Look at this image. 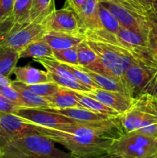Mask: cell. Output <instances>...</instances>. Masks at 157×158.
<instances>
[{"label": "cell", "instance_id": "46", "mask_svg": "<svg viewBox=\"0 0 157 158\" xmlns=\"http://www.w3.org/2000/svg\"><path fill=\"white\" fill-rule=\"evenodd\" d=\"M99 2H104V1H107V0H98Z\"/></svg>", "mask_w": 157, "mask_h": 158}, {"label": "cell", "instance_id": "5", "mask_svg": "<svg viewBox=\"0 0 157 158\" xmlns=\"http://www.w3.org/2000/svg\"><path fill=\"white\" fill-rule=\"evenodd\" d=\"M101 3L115 15L122 26L146 35L149 33V7L132 0H107Z\"/></svg>", "mask_w": 157, "mask_h": 158}, {"label": "cell", "instance_id": "1", "mask_svg": "<svg viewBox=\"0 0 157 158\" xmlns=\"http://www.w3.org/2000/svg\"><path fill=\"white\" fill-rule=\"evenodd\" d=\"M38 134L62 145L75 158H95L108 153L114 140L71 134L37 125Z\"/></svg>", "mask_w": 157, "mask_h": 158}, {"label": "cell", "instance_id": "20", "mask_svg": "<svg viewBox=\"0 0 157 158\" xmlns=\"http://www.w3.org/2000/svg\"><path fill=\"white\" fill-rule=\"evenodd\" d=\"M49 110L53 111L57 114H62L63 116L69 117L75 121L78 122H92L99 121V120H106V119L113 117L112 116L106 115V114H100L95 112L93 110L84 107H73L67 108V109H49Z\"/></svg>", "mask_w": 157, "mask_h": 158}, {"label": "cell", "instance_id": "47", "mask_svg": "<svg viewBox=\"0 0 157 158\" xmlns=\"http://www.w3.org/2000/svg\"><path fill=\"white\" fill-rule=\"evenodd\" d=\"M0 157H1V149H0Z\"/></svg>", "mask_w": 157, "mask_h": 158}, {"label": "cell", "instance_id": "6", "mask_svg": "<svg viewBox=\"0 0 157 158\" xmlns=\"http://www.w3.org/2000/svg\"><path fill=\"white\" fill-rule=\"evenodd\" d=\"M108 153L123 158H157V138L138 131H131L115 139Z\"/></svg>", "mask_w": 157, "mask_h": 158}, {"label": "cell", "instance_id": "33", "mask_svg": "<svg viewBox=\"0 0 157 158\" xmlns=\"http://www.w3.org/2000/svg\"><path fill=\"white\" fill-rule=\"evenodd\" d=\"M26 86L31 91L36 94L37 95L43 97H47L52 95L60 88V86L54 82L37 83V84L33 85H26Z\"/></svg>", "mask_w": 157, "mask_h": 158}, {"label": "cell", "instance_id": "31", "mask_svg": "<svg viewBox=\"0 0 157 158\" xmlns=\"http://www.w3.org/2000/svg\"><path fill=\"white\" fill-rule=\"evenodd\" d=\"M49 76L52 82H54L61 87L67 88V89H72V90L81 93L87 92V91L90 90V89H89L87 86H86L80 82L77 81V80L60 77V76L55 75V74L51 73H49Z\"/></svg>", "mask_w": 157, "mask_h": 158}, {"label": "cell", "instance_id": "4", "mask_svg": "<svg viewBox=\"0 0 157 158\" xmlns=\"http://www.w3.org/2000/svg\"><path fill=\"white\" fill-rule=\"evenodd\" d=\"M132 98L142 94L157 97V58L151 61L133 59L123 80Z\"/></svg>", "mask_w": 157, "mask_h": 158}, {"label": "cell", "instance_id": "2", "mask_svg": "<svg viewBox=\"0 0 157 158\" xmlns=\"http://www.w3.org/2000/svg\"><path fill=\"white\" fill-rule=\"evenodd\" d=\"M39 134L13 139L1 148L0 158H75Z\"/></svg>", "mask_w": 157, "mask_h": 158}, {"label": "cell", "instance_id": "28", "mask_svg": "<svg viewBox=\"0 0 157 158\" xmlns=\"http://www.w3.org/2000/svg\"><path fill=\"white\" fill-rule=\"evenodd\" d=\"M35 61L38 62L40 64L42 65L43 67L46 69L47 72L60 76V77L77 80L75 77L69 72V69H66V66H64L62 63L57 61L55 59L49 58V57H43V58L36 59V60H35Z\"/></svg>", "mask_w": 157, "mask_h": 158}, {"label": "cell", "instance_id": "44", "mask_svg": "<svg viewBox=\"0 0 157 158\" xmlns=\"http://www.w3.org/2000/svg\"><path fill=\"white\" fill-rule=\"evenodd\" d=\"M141 1L143 2L144 3L146 6H148V7H150L151 4H152V2H153L154 0H141Z\"/></svg>", "mask_w": 157, "mask_h": 158}, {"label": "cell", "instance_id": "42", "mask_svg": "<svg viewBox=\"0 0 157 158\" xmlns=\"http://www.w3.org/2000/svg\"><path fill=\"white\" fill-rule=\"evenodd\" d=\"M95 158H123L121 156L118 155V154H112V153H106V154H103L101 156H99V157Z\"/></svg>", "mask_w": 157, "mask_h": 158}, {"label": "cell", "instance_id": "13", "mask_svg": "<svg viewBox=\"0 0 157 158\" xmlns=\"http://www.w3.org/2000/svg\"><path fill=\"white\" fill-rule=\"evenodd\" d=\"M85 40L97 54L101 62V64L103 65L108 76H110L109 75L110 69L117 58L121 54L129 52L123 45H112L107 43L89 40V39H85Z\"/></svg>", "mask_w": 157, "mask_h": 158}, {"label": "cell", "instance_id": "39", "mask_svg": "<svg viewBox=\"0 0 157 158\" xmlns=\"http://www.w3.org/2000/svg\"><path fill=\"white\" fill-rule=\"evenodd\" d=\"M148 18L151 29L157 32V15L150 9V7L148 9Z\"/></svg>", "mask_w": 157, "mask_h": 158}, {"label": "cell", "instance_id": "38", "mask_svg": "<svg viewBox=\"0 0 157 158\" xmlns=\"http://www.w3.org/2000/svg\"><path fill=\"white\" fill-rule=\"evenodd\" d=\"M149 48L157 58V32L152 29L149 33Z\"/></svg>", "mask_w": 157, "mask_h": 158}, {"label": "cell", "instance_id": "35", "mask_svg": "<svg viewBox=\"0 0 157 158\" xmlns=\"http://www.w3.org/2000/svg\"><path fill=\"white\" fill-rule=\"evenodd\" d=\"M0 95L20 107H26V105L20 94L11 86L0 85Z\"/></svg>", "mask_w": 157, "mask_h": 158}, {"label": "cell", "instance_id": "23", "mask_svg": "<svg viewBox=\"0 0 157 158\" xmlns=\"http://www.w3.org/2000/svg\"><path fill=\"white\" fill-rule=\"evenodd\" d=\"M21 58H33L34 60L43 57L53 58V49L42 40H36L29 43L21 51H19Z\"/></svg>", "mask_w": 157, "mask_h": 158}, {"label": "cell", "instance_id": "24", "mask_svg": "<svg viewBox=\"0 0 157 158\" xmlns=\"http://www.w3.org/2000/svg\"><path fill=\"white\" fill-rule=\"evenodd\" d=\"M20 59L19 51L11 49H0V74L9 78Z\"/></svg>", "mask_w": 157, "mask_h": 158}, {"label": "cell", "instance_id": "45", "mask_svg": "<svg viewBox=\"0 0 157 158\" xmlns=\"http://www.w3.org/2000/svg\"><path fill=\"white\" fill-rule=\"evenodd\" d=\"M132 1H134V2H138V3H141V4H143V5H144V6H146V5L144 4V3L143 2L141 1V0H132ZM146 7H148V6H146Z\"/></svg>", "mask_w": 157, "mask_h": 158}, {"label": "cell", "instance_id": "41", "mask_svg": "<svg viewBox=\"0 0 157 158\" xmlns=\"http://www.w3.org/2000/svg\"><path fill=\"white\" fill-rule=\"evenodd\" d=\"M12 80L9 78L4 77V76L0 74V85H4V86H11Z\"/></svg>", "mask_w": 157, "mask_h": 158}, {"label": "cell", "instance_id": "37", "mask_svg": "<svg viewBox=\"0 0 157 158\" xmlns=\"http://www.w3.org/2000/svg\"><path fill=\"white\" fill-rule=\"evenodd\" d=\"M19 107L20 106L0 95V112L15 114Z\"/></svg>", "mask_w": 157, "mask_h": 158}, {"label": "cell", "instance_id": "34", "mask_svg": "<svg viewBox=\"0 0 157 158\" xmlns=\"http://www.w3.org/2000/svg\"><path fill=\"white\" fill-rule=\"evenodd\" d=\"M63 64L66 66V69H69V72L75 77V79H76L78 82H80V83H83V85L87 86L89 89H95V88H99L92 80H91L90 77H89L86 73L83 72V71L81 70L80 69H78V67H76L75 66H73V65L66 64V63H63Z\"/></svg>", "mask_w": 157, "mask_h": 158}, {"label": "cell", "instance_id": "21", "mask_svg": "<svg viewBox=\"0 0 157 158\" xmlns=\"http://www.w3.org/2000/svg\"><path fill=\"white\" fill-rule=\"evenodd\" d=\"M84 39L83 35L49 32L41 40L47 43L52 49H64L77 46Z\"/></svg>", "mask_w": 157, "mask_h": 158}, {"label": "cell", "instance_id": "17", "mask_svg": "<svg viewBox=\"0 0 157 158\" xmlns=\"http://www.w3.org/2000/svg\"><path fill=\"white\" fill-rule=\"evenodd\" d=\"M11 86L15 89L21 96L26 107L41 108V109H55L51 102L46 97L37 95L28 89L24 83L17 80H12Z\"/></svg>", "mask_w": 157, "mask_h": 158}, {"label": "cell", "instance_id": "32", "mask_svg": "<svg viewBox=\"0 0 157 158\" xmlns=\"http://www.w3.org/2000/svg\"><path fill=\"white\" fill-rule=\"evenodd\" d=\"M53 58L60 63L78 66L76 46L64 49H53Z\"/></svg>", "mask_w": 157, "mask_h": 158}, {"label": "cell", "instance_id": "43", "mask_svg": "<svg viewBox=\"0 0 157 158\" xmlns=\"http://www.w3.org/2000/svg\"><path fill=\"white\" fill-rule=\"evenodd\" d=\"M150 9L157 15V0H154L150 6Z\"/></svg>", "mask_w": 157, "mask_h": 158}, {"label": "cell", "instance_id": "26", "mask_svg": "<svg viewBox=\"0 0 157 158\" xmlns=\"http://www.w3.org/2000/svg\"><path fill=\"white\" fill-rule=\"evenodd\" d=\"M77 98H78V102L80 104L84 107L88 108V109L93 110L95 112L100 113V114H106V115L112 116V117H118L120 114H118L115 110L111 109L109 106H106L105 104L102 103L101 102L83 94V93L77 92L75 91Z\"/></svg>", "mask_w": 157, "mask_h": 158}, {"label": "cell", "instance_id": "11", "mask_svg": "<svg viewBox=\"0 0 157 158\" xmlns=\"http://www.w3.org/2000/svg\"><path fill=\"white\" fill-rule=\"evenodd\" d=\"M15 114L30 123L46 127L56 128L60 125L75 122V120L66 116L57 114L49 109L19 107Z\"/></svg>", "mask_w": 157, "mask_h": 158}, {"label": "cell", "instance_id": "7", "mask_svg": "<svg viewBox=\"0 0 157 158\" xmlns=\"http://www.w3.org/2000/svg\"><path fill=\"white\" fill-rule=\"evenodd\" d=\"M124 134L157 123V97L142 94L132 98L129 110L120 115Z\"/></svg>", "mask_w": 157, "mask_h": 158}, {"label": "cell", "instance_id": "18", "mask_svg": "<svg viewBox=\"0 0 157 158\" xmlns=\"http://www.w3.org/2000/svg\"><path fill=\"white\" fill-rule=\"evenodd\" d=\"M86 73L88 76L91 78V80L100 88V89H106L109 91H115V92H119L124 94L126 95L129 96V93L128 91L126 86L119 80H116L114 77L106 75V74L99 73L94 72L90 70L87 68L82 66H75ZM130 97V96H129Z\"/></svg>", "mask_w": 157, "mask_h": 158}, {"label": "cell", "instance_id": "16", "mask_svg": "<svg viewBox=\"0 0 157 158\" xmlns=\"http://www.w3.org/2000/svg\"><path fill=\"white\" fill-rule=\"evenodd\" d=\"M76 49L79 66H84L94 72L107 75L99 56L85 39L76 46Z\"/></svg>", "mask_w": 157, "mask_h": 158}, {"label": "cell", "instance_id": "27", "mask_svg": "<svg viewBox=\"0 0 157 158\" xmlns=\"http://www.w3.org/2000/svg\"><path fill=\"white\" fill-rule=\"evenodd\" d=\"M99 17L103 29L114 35L118 33L121 25L115 15L101 2L99 3Z\"/></svg>", "mask_w": 157, "mask_h": 158}, {"label": "cell", "instance_id": "14", "mask_svg": "<svg viewBox=\"0 0 157 158\" xmlns=\"http://www.w3.org/2000/svg\"><path fill=\"white\" fill-rule=\"evenodd\" d=\"M99 3L98 0H85L82 5L77 15L83 28V32L103 29L99 17Z\"/></svg>", "mask_w": 157, "mask_h": 158}, {"label": "cell", "instance_id": "15", "mask_svg": "<svg viewBox=\"0 0 157 158\" xmlns=\"http://www.w3.org/2000/svg\"><path fill=\"white\" fill-rule=\"evenodd\" d=\"M116 36L131 54L149 47V34L135 32L121 26Z\"/></svg>", "mask_w": 157, "mask_h": 158}, {"label": "cell", "instance_id": "9", "mask_svg": "<svg viewBox=\"0 0 157 158\" xmlns=\"http://www.w3.org/2000/svg\"><path fill=\"white\" fill-rule=\"evenodd\" d=\"M45 23L48 32L83 35L79 19L69 6L52 11L45 19Z\"/></svg>", "mask_w": 157, "mask_h": 158}, {"label": "cell", "instance_id": "40", "mask_svg": "<svg viewBox=\"0 0 157 158\" xmlns=\"http://www.w3.org/2000/svg\"><path fill=\"white\" fill-rule=\"evenodd\" d=\"M84 1L85 0H67L68 6H69L77 14L79 12Z\"/></svg>", "mask_w": 157, "mask_h": 158}, {"label": "cell", "instance_id": "36", "mask_svg": "<svg viewBox=\"0 0 157 158\" xmlns=\"http://www.w3.org/2000/svg\"><path fill=\"white\" fill-rule=\"evenodd\" d=\"M15 0H0V23L10 17Z\"/></svg>", "mask_w": 157, "mask_h": 158}, {"label": "cell", "instance_id": "30", "mask_svg": "<svg viewBox=\"0 0 157 158\" xmlns=\"http://www.w3.org/2000/svg\"><path fill=\"white\" fill-rule=\"evenodd\" d=\"M32 0H15L12 16L15 23H25L29 21Z\"/></svg>", "mask_w": 157, "mask_h": 158}, {"label": "cell", "instance_id": "10", "mask_svg": "<svg viewBox=\"0 0 157 158\" xmlns=\"http://www.w3.org/2000/svg\"><path fill=\"white\" fill-rule=\"evenodd\" d=\"M36 127L15 114L0 112V149L13 139L38 134Z\"/></svg>", "mask_w": 157, "mask_h": 158}, {"label": "cell", "instance_id": "29", "mask_svg": "<svg viewBox=\"0 0 157 158\" xmlns=\"http://www.w3.org/2000/svg\"><path fill=\"white\" fill-rule=\"evenodd\" d=\"M133 59V56L129 52L121 54L112 65L110 72H109V75L123 83V80L126 71L130 66Z\"/></svg>", "mask_w": 157, "mask_h": 158}, {"label": "cell", "instance_id": "8", "mask_svg": "<svg viewBox=\"0 0 157 158\" xmlns=\"http://www.w3.org/2000/svg\"><path fill=\"white\" fill-rule=\"evenodd\" d=\"M55 129L71 134L110 140H115L124 134L120 115L99 121H75L71 123H65Z\"/></svg>", "mask_w": 157, "mask_h": 158}, {"label": "cell", "instance_id": "19", "mask_svg": "<svg viewBox=\"0 0 157 158\" xmlns=\"http://www.w3.org/2000/svg\"><path fill=\"white\" fill-rule=\"evenodd\" d=\"M15 80L26 85L52 82L47 71L41 70L30 66H16L13 71Z\"/></svg>", "mask_w": 157, "mask_h": 158}, {"label": "cell", "instance_id": "12", "mask_svg": "<svg viewBox=\"0 0 157 158\" xmlns=\"http://www.w3.org/2000/svg\"><path fill=\"white\" fill-rule=\"evenodd\" d=\"M83 94L101 102L106 106L116 111L120 115L129 110L132 103V98L129 96L119 92L106 90L100 88L90 89L87 92H83Z\"/></svg>", "mask_w": 157, "mask_h": 158}, {"label": "cell", "instance_id": "3", "mask_svg": "<svg viewBox=\"0 0 157 158\" xmlns=\"http://www.w3.org/2000/svg\"><path fill=\"white\" fill-rule=\"evenodd\" d=\"M47 32L45 19L17 23L11 15L0 23V49L21 51L29 43L41 40Z\"/></svg>", "mask_w": 157, "mask_h": 158}, {"label": "cell", "instance_id": "22", "mask_svg": "<svg viewBox=\"0 0 157 158\" xmlns=\"http://www.w3.org/2000/svg\"><path fill=\"white\" fill-rule=\"evenodd\" d=\"M46 98L58 110L83 106L78 102L75 90L61 86L55 94Z\"/></svg>", "mask_w": 157, "mask_h": 158}, {"label": "cell", "instance_id": "25", "mask_svg": "<svg viewBox=\"0 0 157 158\" xmlns=\"http://www.w3.org/2000/svg\"><path fill=\"white\" fill-rule=\"evenodd\" d=\"M55 9V0H32L29 21H42Z\"/></svg>", "mask_w": 157, "mask_h": 158}]
</instances>
